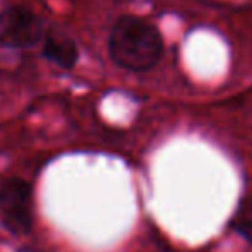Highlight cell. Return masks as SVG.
I'll return each mask as SVG.
<instances>
[{"label": "cell", "instance_id": "obj_1", "mask_svg": "<svg viewBox=\"0 0 252 252\" xmlns=\"http://www.w3.org/2000/svg\"><path fill=\"white\" fill-rule=\"evenodd\" d=\"M163 41L158 30L136 16H124L110 34V55L117 65L143 72L158 63Z\"/></svg>", "mask_w": 252, "mask_h": 252}, {"label": "cell", "instance_id": "obj_2", "mask_svg": "<svg viewBox=\"0 0 252 252\" xmlns=\"http://www.w3.org/2000/svg\"><path fill=\"white\" fill-rule=\"evenodd\" d=\"M0 218L16 235H26L33 228V187L21 177H9L0 184Z\"/></svg>", "mask_w": 252, "mask_h": 252}, {"label": "cell", "instance_id": "obj_4", "mask_svg": "<svg viewBox=\"0 0 252 252\" xmlns=\"http://www.w3.org/2000/svg\"><path fill=\"white\" fill-rule=\"evenodd\" d=\"M43 55L63 69H72L77 62V47L70 38L59 33H50L45 38Z\"/></svg>", "mask_w": 252, "mask_h": 252}, {"label": "cell", "instance_id": "obj_5", "mask_svg": "<svg viewBox=\"0 0 252 252\" xmlns=\"http://www.w3.org/2000/svg\"><path fill=\"white\" fill-rule=\"evenodd\" d=\"M228 226L237 235H240L244 240L252 244V192L246 194L240 199Z\"/></svg>", "mask_w": 252, "mask_h": 252}, {"label": "cell", "instance_id": "obj_3", "mask_svg": "<svg viewBox=\"0 0 252 252\" xmlns=\"http://www.w3.org/2000/svg\"><path fill=\"white\" fill-rule=\"evenodd\" d=\"M43 36L40 19L26 7H9L0 12V43L10 48H30Z\"/></svg>", "mask_w": 252, "mask_h": 252}]
</instances>
